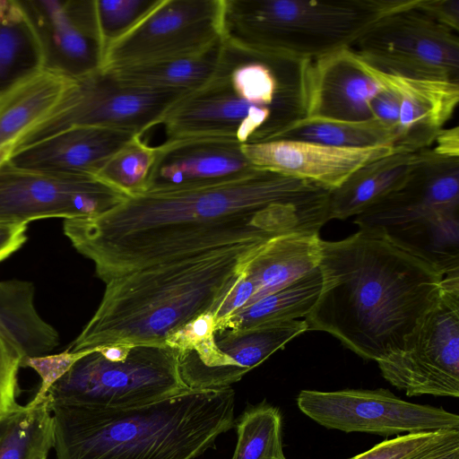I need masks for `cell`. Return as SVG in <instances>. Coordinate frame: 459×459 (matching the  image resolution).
I'll return each instance as SVG.
<instances>
[{"mask_svg":"<svg viewBox=\"0 0 459 459\" xmlns=\"http://www.w3.org/2000/svg\"><path fill=\"white\" fill-rule=\"evenodd\" d=\"M328 193L309 181L257 170L221 184L127 197L99 216L64 221V233L106 283L285 234H319L329 221Z\"/></svg>","mask_w":459,"mask_h":459,"instance_id":"1","label":"cell"},{"mask_svg":"<svg viewBox=\"0 0 459 459\" xmlns=\"http://www.w3.org/2000/svg\"><path fill=\"white\" fill-rule=\"evenodd\" d=\"M322 289L304 318L376 362L403 349L435 302L443 272L383 231L359 228L336 241L321 239Z\"/></svg>","mask_w":459,"mask_h":459,"instance_id":"2","label":"cell"},{"mask_svg":"<svg viewBox=\"0 0 459 459\" xmlns=\"http://www.w3.org/2000/svg\"><path fill=\"white\" fill-rule=\"evenodd\" d=\"M264 245L158 264L108 281L95 313L66 351L166 344L201 317H213Z\"/></svg>","mask_w":459,"mask_h":459,"instance_id":"3","label":"cell"},{"mask_svg":"<svg viewBox=\"0 0 459 459\" xmlns=\"http://www.w3.org/2000/svg\"><path fill=\"white\" fill-rule=\"evenodd\" d=\"M47 403L56 459H194L234 426L230 386L128 408Z\"/></svg>","mask_w":459,"mask_h":459,"instance_id":"4","label":"cell"},{"mask_svg":"<svg viewBox=\"0 0 459 459\" xmlns=\"http://www.w3.org/2000/svg\"><path fill=\"white\" fill-rule=\"evenodd\" d=\"M222 39L241 52L312 60L353 48L379 19L416 0H222Z\"/></svg>","mask_w":459,"mask_h":459,"instance_id":"5","label":"cell"},{"mask_svg":"<svg viewBox=\"0 0 459 459\" xmlns=\"http://www.w3.org/2000/svg\"><path fill=\"white\" fill-rule=\"evenodd\" d=\"M353 222L420 253L445 275L459 273V157L426 149L405 183Z\"/></svg>","mask_w":459,"mask_h":459,"instance_id":"6","label":"cell"},{"mask_svg":"<svg viewBox=\"0 0 459 459\" xmlns=\"http://www.w3.org/2000/svg\"><path fill=\"white\" fill-rule=\"evenodd\" d=\"M78 353L42 398L48 402L128 408L189 389L180 376L178 349L168 343L113 344Z\"/></svg>","mask_w":459,"mask_h":459,"instance_id":"7","label":"cell"},{"mask_svg":"<svg viewBox=\"0 0 459 459\" xmlns=\"http://www.w3.org/2000/svg\"><path fill=\"white\" fill-rule=\"evenodd\" d=\"M186 94L138 89L107 69L72 80L51 111L13 145V151L77 126H98L143 135L160 125L169 108Z\"/></svg>","mask_w":459,"mask_h":459,"instance_id":"8","label":"cell"},{"mask_svg":"<svg viewBox=\"0 0 459 459\" xmlns=\"http://www.w3.org/2000/svg\"><path fill=\"white\" fill-rule=\"evenodd\" d=\"M383 377L408 396H459V273L438 295L402 350L377 361Z\"/></svg>","mask_w":459,"mask_h":459,"instance_id":"9","label":"cell"},{"mask_svg":"<svg viewBox=\"0 0 459 459\" xmlns=\"http://www.w3.org/2000/svg\"><path fill=\"white\" fill-rule=\"evenodd\" d=\"M222 0H159L106 50L103 69L204 53L223 41Z\"/></svg>","mask_w":459,"mask_h":459,"instance_id":"10","label":"cell"},{"mask_svg":"<svg viewBox=\"0 0 459 459\" xmlns=\"http://www.w3.org/2000/svg\"><path fill=\"white\" fill-rule=\"evenodd\" d=\"M352 49L383 72L459 82L458 33L413 8L379 19Z\"/></svg>","mask_w":459,"mask_h":459,"instance_id":"11","label":"cell"},{"mask_svg":"<svg viewBox=\"0 0 459 459\" xmlns=\"http://www.w3.org/2000/svg\"><path fill=\"white\" fill-rule=\"evenodd\" d=\"M128 196L91 175L52 174L0 164V226L99 216Z\"/></svg>","mask_w":459,"mask_h":459,"instance_id":"12","label":"cell"},{"mask_svg":"<svg viewBox=\"0 0 459 459\" xmlns=\"http://www.w3.org/2000/svg\"><path fill=\"white\" fill-rule=\"evenodd\" d=\"M299 409L319 425L382 436L459 430V416L441 407L410 403L386 389L302 390Z\"/></svg>","mask_w":459,"mask_h":459,"instance_id":"13","label":"cell"},{"mask_svg":"<svg viewBox=\"0 0 459 459\" xmlns=\"http://www.w3.org/2000/svg\"><path fill=\"white\" fill-rule=\"evenodd\" d=\"M37 36L43 70L75 80L102 68L94 0H18Z\"/></svg>","mask_w":459,"mask_h":459,"instance_id":"14","label":"cell"},{"mask_svg":"<svg viewBox=\"0 0 459 459\" xmlns=\"http://www.w3.org/2000/svg\"><path fill=\"white\" fill-rule=\"evenodd\" d=\"M241 149L255 169L309 181L328 191L359 168L395 152L388 144L336 147L290 140L243 144Z\"/></svg>","mask_w":459,"mask_h":459,"instance_id":"15","label":"cell"},{"mask_svg":"<svg viewBox=\"0 0 459 459\" xmlns=\"http://www.w3.org/2000/svg\"><path fill=\"white\" fill-rule=\"evenodd\" d=\"M257 170L236 142L212 138L166 140L156 146L145 192L217 185Z\"/></svg>","mask_w":459,"mask_h":459,"instance_id":"16","label":"cell"},{"mask_svg":"<svg viewBox=\"0 0 459 459\" xmlns=\"http://www.w3.org/2000/svg\"><path fill=\"white\" fill-rule=\"evenodd\" d=\"M301 89L304 117L366 121L373 118L369 103L381 87L349 48L305 60Z\"/></svg>","mask_w":459,"mask_h":459,"instance_id":"17","label":"cell"},{"mask_svg":"<svg viewBox=\"0 0 459 459\" xmlns=\"http://www.w3.org/2000/svg\"><path fill=\"white\" fill-rule=\"evenodd\" d=\"M357 56L364 72L378 85L394 92L400 100L394 150L418 152L430 148L458 105L459 82L383 72Z\"/></svg>","mask_w":459,"mask_h":459,"instance_id":"18","label":"cell"},{"mask_svg":"<svg viewBox=\"0 0 459 459\" xmlns=\"http://www.w3.org/2000/svg\"><path fill=\"white\" fill-rule=\"evenodd\" d=\"M134 135L107 127L77 126L11 152L14 167L52 174L96 176L105 161Z\"/></svg>","mask_w":459,"mask_h":459,"instance_id":"19","label":"cell"},{"mask_svg":"<svg viewBox=\"0 0 459 459\" xmlns=\"http://www.w3.org/2000/svg\"><path fill=\"white\" fill-rule=\"evenodd\" d=\"M425 151H395L359 168L329 192V220L356 217L400 188L422 160Z\"/></svg>","mask_w":459,"mask_h":459,"instance_id":"20","label":"cell"},{"mask_svg":"<svg viewBox=\"0 0 459 459\" xmlns=\"http://www.w3.org/2000/svg\"><path fill=\"white\" fill-rule=\"evenodd\" d=\"M320 242L319 234L290 233L264 245L245 270L255 289L250 304L318 267Z\"/></svg>","mask_w":459,"mask_h":459,"instance_id":"21","label":"cell"},{"mask_svg":"<svg viewBox=\"0 0 459 459\" xmlns=\"http://www.w3.org/2000/svg\"><path fill=\"white\" fill-rule=\"evenodd\" d=\"M34 296L31 282L0 281V334L19 350L23 362L46 355L59 343L57 331L38 313Z\"/></svg>","mask_w":459,"mask_h":459,"instance_id":"22","label":"cell"},{"mask_svg":"<svg viewBox=\"0 0 459 459\" xmlns=\"http://www.w3.org/2000/svg\"><path fill=\"white\" fill-rule=\"evenodd\" d=\"M225 54L226 46L222 41L199 55L110 71L122 83L131 87L188 94L216 76Z\"/></svg>","mask_w":459,"mask_h":459,"instance_id":"23","label":"cell"},{"mask_svg":"<svg viewBox=\"0 0 459 459\" xmlns=\"http://www.w3.org/2000/svg\"><path fill=\"white\" fill-rule=\"evenodd\" d=\"M43 70L35 31L18 0H0V100Z\"/></svg>","mask_w":459,"mask_h":459,"instance_id":"24","label":"cell"},{"mask_svg":"<svg viewBox=\"0 0 459 459\" xmlns=\"http://www.w3.org/2000/svg\"><path fill=\"white\" fill-rule=\"evenodd\" d=\"M72 80L42 70L0 100V147L13 145L55 107Z\"/></svg>","mask_w":459,"mask_h":459,"instance_id":"25","label":"cell"},{"mask_svg":"<svg viewBox=\"0 0 459 459\" xmlns=\"http://www.w3.org/2000/svg\"><path fill=\"white\" fill-rule=\"evenodd\" d=\"M322 289L316 267L288 285L255 300L214 328L247 329L305 318L314 307Z\"/></svg>","mask_w":459,"mask_h":459,"instance_id":"26","label":"cell"},{"mask_svg":"<svg viewBox=\"0 0 459 459\" xmlns=\"http://www.w3.org/2000/svg\"><path fill=\"white\" fill-rule=\"evenodd\" d=\"M307 331L303 319L260 325L247 329L213 330L217 349L244 374Z\"/></svg>","mask_w":459,"mask_h":459,"instance_id":"27","label":"cell"},{"mask_svg":"<svg viewBox=\"0 0 459 459\" xmlns=\"http://www.w3.org/2000/svg\"><path fill=\"white\" fill-rule=\"evenodd\" d=\"M395 134L379 121H344L303 117L284 127L271 141L290 140L336 147L393 145Z\"/></svg>","mask_w":459,"mask_h":459,"instance_id":"28","label":"cell"},{"mask_svg":"<svg viewBox=\"0 0 459 459\" xmlns=\"http://www.w3.org/2000/svg\"><path fill=\"white\" fill-rule=\"evenodd\" d=\"M53 421L47 401L33 400L0 439V459H37L53 448Z\"/></svg>","mask_w":459,"mask_h":459,"instance_id":"29","label":"cell"},{"mask_svg":"<svg viewBox=\"0 0 459 459\" xmlns=\"http://www.w3.org/2000/svg\"><path fill=\"white\" fill-rule=\"evenodd\" d=\"M237 433L231 459H286L277 408L261 403L247 410L237 422Z\"/></svg>","mask_w":459,"mask_h":459,"instance_id":"30","label":"cell"},{"mask_svg":"<svg viewBox=\"0 0 459 459\" xmlns=\"http://www.w3.org/2000/svg\"><path fill=\"white\" fill-rule=\"evenodd\" d=\"M155 158L156 146L134 135L105 161L96 177L128 197L139 195L146 191Z\"/></svg>","mask_w":459,"mask_h":459,"instance_id":"31","label":"cell"},{"mask_svg":"<svg viewBox=\"0 0 459 459\" xmlns=\"http://www.w3.org/2000/svg\"><path fill=\"white\" fill-rule=\"evenodd\" d=\"M159 0H94L98 28L107 48L128 32Z\"/></svg>","mask_w":459,"mask_h":459,"instance_id":"32","label":"cell"},{"mask_svg":"<svg viewBox=\"0 0 459 459\" xmlns=\"http://www.w3.org/2000/svg\"><path fill=\"white\" fill-rule=\"evenodd\" d=\"M458 437L457 429L405 434L385 439L349 459H414Z\"/></svg>","mask_w":459,"mask_h":459,"instance_id":"33","label":"cell"},{"mask_svg":"<svg viewBox=\"0 0 459 459\" xmlns=\"http://www.w3.org/2000/svg\"><path fill=\"white\" fill-rule=\"evenodd\" d=\"M23 358L19 350L0 334V414L17 409V375Z\"/></svg>","mask_w":459,"mask_h":459,"instance_id":"34","label":"cell"},{"mask_svg":"<svg viewBox=\"0 0 459 459\" xmlns=\"http://www.w3.org/2000/svg\"><path fill=\"white\" fill-rule=\"evenodd\" d=\"M79 353H71L66 350L56 355L28 358L22 367L34 368L42 378V385L35 400H40L51 384L56 381L75 360Z\"/></svg>","mask_w":459,"mask_h":459,"instance_id":"35","label":"cell"},{"mask_svg":"<svg viewBox=\"0 0 459 459\" xmlns=\"http://www.w3.org/2000/svg\"><path fill=\"white\" fill-rule=\"evenodd\" d=\"M413 9L458 33L459 0H417Z\"/></svg>","mask_w":459,"mask_h":459,"instance_id":"36","label":"cell"},{"mask_svg":"<svg viewBox=\"0 0 459 459\" xmlns=\"http://www.w3.org/2000/svg\"><path fill=\"white\" fill-rule=\"evenodd\" d=\"M380 87V91L370 100V112L374 119L395 134L400 118V100L394 92Z\"/></svg>","mask_w":459,"mask_h":459,"instance_id":"37","label":"cell"},{"mask_svg":"<svg viewBox=\"0 0 459 459\" xmlns=\"http://www.w3.org/2000/svg\"><path fill=\"white\" fill-rule=\"evenodd\" d=\"M27 225L0 226V262L25 243Z\"/></svg>","mask_w":459,"mask_h":459,"instance_id":"38","label":"cell"},{"mask_svg":"<svg viewBox=\"0 0 459 459\" xmlns=\"http://www.w3.org/2000/svg\"><path fill=\"white\" fill-rule=\"evenodd\" d=\"M432 152L439 156L459 157V127L443 128L437 134Z\"/></svg>","mask_w":459,"mask_h":459,"instance_id":"39","label":"cell"},{"mask_svg":"<svg viewBox=\"0 0 459 459\" xmlns=\"http://www.w3.org/2000/svg\"><path fill=\"white\" fill-rule=\"evenodd\" d=\"M459 448V437L444 443L414 459H443L450 452Z\"/></svg>","mask_w":459,"mask_h":459,"instance_id":"40","label":"cell"},{"mask_svg":"<svg viewBox=\"0 0 459 459\" xmlns=\"http://www.w3.org/2000/svg\"><path fill=\"white\" fill-rule=\"evenodd\" d=\"M23 408L24 406H20L17 409L0 414V439L6 433Z\"/></svg>","mask_w":459,"mask_h":459,"instance_id":"41","label":"cell"},{"mask_svg":"<svg viewBox=\"0 0 459 459\" xmlns=\"http://www.w3.org/2000/svg\"><path fill=\"white\" fill-rule=\"evenodd\" d=\"M13 151V145L0 147V164L5 161Z\"/></svg>","mask_w":459,"mask_h":459,"instance_id":"42","label":"cell"},{"mask_svg":"<svg viewBox=\"0 0 459 459\" xmlns=\"http://www.w3.org/2000/svg\"><path fill=\"white\" fill-rule=\"evenodd\" d=\"M443 459H459V448L450 452Z\"/></svg>","mask_w":459,"mask_h":459,"instance_id":"43","label":"cell"},{"mask_svg":"<svg viewBox=\"0 0 459 459\" xmlns=\"http://www.w3.org/2000/svg\"><path fill=\"white\" fill-rule=\"evenodd\" d=\"M46 458H47L46 455H42V456L38 457L37 459H46Z\"/></svg>","mask_w":459,"mask_h":459,"instance_id":"44","label":"cell"}]
</instances>
